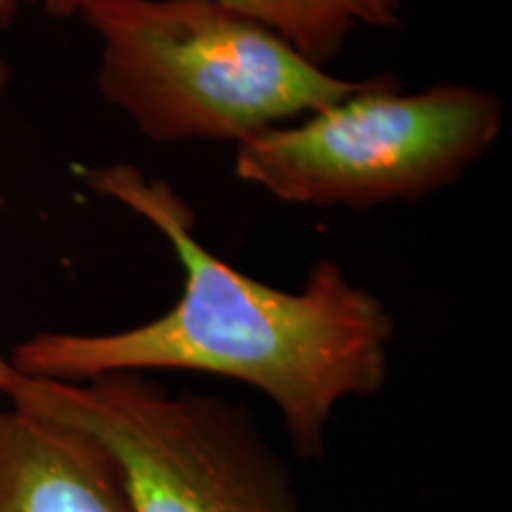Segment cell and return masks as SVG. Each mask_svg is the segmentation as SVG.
<instances>
[{
    "instance_id": "cell-1",
    "label": "cell",
    "mask_w": 512,
    "mask_h": 512,
    "mask_svg": "<svg viewBox=\"0 0 512 512\" xmlns=\"http://www.w3.org/2000/svg\"><path fill=\"white\" fill-rule=\"evenodd\" d=\"M83 178L162 235L183 271V290L169 311L133 328L38 332L17 344L12 368L57 382L164 370L226 377L278 408L299 458L323 456L337 408L387 384L396 335L387 304L332 259L316 261L297 292L242 273L200 240L183 197L136 166H100Z\"/></svg>"
},
{
    "instance_id": "cell-2",
    "label": "cell",
    "mask_w": 512,
    "mask_h": 512,
    "mask_svg": "<svg viewBox=\"0 0 512 512\" xmlns=\"http://www.w3.org/2000/svg\"><path fill=\"white\" fill-rule=\"evenodd\" d=\"M95 88L159 145H245L361 91L221 0H93Z\"/></svg>"
},
{
    "instance_id": "cell-3",
    "label": "cell",
    "mask_w": 512,
    "mask_h": 512,
    "mask_svg": "<svg viewBox=\"0 0 512 512\" xmlns=\"http://www.w3.org/2000/svg\"><path fill=\"white\" fill-rule=\"evenodd\" d=\"M505 107L494 91L434 83L401 91L370 76L335 105L235 147V176L297 207L370 211L456 185L494 150Z\"/></svg>"
},
{
    "instance_id": "cell-4",
    "label": "cell",
    "mask_w": 512,
    "mask_h": 512,
    "mask_svg": "<svg viewBox=\"0 0 512 512\" xmlns=\"http://www.w3.org/2000/svg\"><path fill=\"white\" fill-rule=\"evenodd\" d=\"M5 396L98 439L131 512H302L283 458L238 403L174 394L145 373L57 382L15 370Z\"/></svg>"
},
{
    "instance_id": "cell-5",
    "label": "cell",
    "mask_w": 512,
    "mask_h": 512,
    "mask_svg": "<svg viewBox=\"0 0 512 512\" xmlns=\"http://www.w3.org/2000/svg\"><path fill=\"white\" fill-rule=\"evenodd\" d=\"M0 512H131L119 467L91 434L0 406Z\"/></svg>"
},
{
    "instance_id": "cell-6",
    "label": "cell",
    "mask_w": 512,
    "mask_h": 512,
    "mask_svg": "<svg viewBox=\"0 0 512 512\" xmlns=\"http://www.w3.org/2000/svg\"><path fill=\"white\" fill-rule=\"evenodd\" d=\"M266 24L311 62L328 67L358 31L403 27L406 0H221Z\"/></svg>"
},
{
    "instance_id": "cell-7",
    "label": "cell",
    "mask_w": 512,
    "mask_h": 512,
    "mask_svg": "<svg viewBox=\"0 0 512 512\" xmlns=\"http://www.w3.org/2000/svg\"><path fill=\"white\" fill-rule=\"evenodd\" d=\"M43 8V12L50 17L67 19V17H79V12L86 8L93 0H34Z\"/></svg>"
},
{
    "instance_id": "cell-8",
    "label": "cell",
    "mask_w": 512,
    "mask_h": 512,
    "mask_svg": "<svg viewBox=\"0 0 512 512\" xmlns=\"http://www.w3.org/2000/svg\"><path fill=\"white\" fill-rule=\"evenodd\" d=\"M22 3H34V0H0V19L10 17ZM8 81H10V67L8 62L0 57V95H3L5 88H8Z\"/></svg>"
},
{
    "instance_id": "cell-9",
    "label": "cell",
    "mask_w": 512,
    "mask_h": 512,
    "mask_svg": "<svg viewBox=\"0 0 512 512\" xmlns=\"http://www.w3.org/2000/svg\"><path fill=\"white\" fill-rule=\"evenodd\" d=\"M12 375H15V368H12L10 358H5L0 354V394L5 396V389H8V384L12 380Z\"/></svg>"
}]
</instances>
